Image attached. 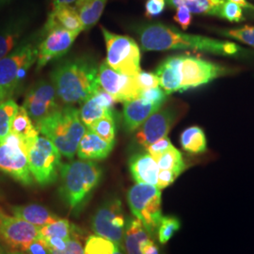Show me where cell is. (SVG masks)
<instances>
[{
    "mask_svg": "<svg viewBox=\"0 0 254 254\" xmlns=\"http://www.w3.org/2000/svg\"><path fill=\"white\" fill-rule=\"evenodd\" d=\"M98 66L87 56L67 59L51 73V82L58 97L65 105L83 104L100 89Z\"/></svg>",
    "mask_w": 254,
    "mask_h": 254,
    "instance_id": "6da1fadb",
    "label": "cell"
},
{
    "mask_svg": "<svg viewBox=\"0 0 254 254\" xmlns=\"http://www.w3.org/2000/svg\"><path fill=\"white\" fill-rule=\"evenodd\" d=\"M141 48L145 51L194 49L217 55H235L239 47L235 43L222 42L208 37L186 34L177 28L155 23L140 27L137 31Z\"/></svg>",
    "mask_w": 254,
    "mask_h": 254,
    "instance_id": "7a4b0ae2",
    "label": "cell"
},
{
    "mask_svg": "<svg viewBox=\"0 0 254 254\" xmlns=\"http://www.w3.org/2000/svg\"><path fill=\"white\" fill-rule=\"evenodd\" d=\"M60 175V195L71 211L78 213L99 185L103 171L92 161L75 160L63 165Z\"/></svg>",
    "mask_w": 254,
    "mask_h": 254,
    "instance_id": "3957f363",
    "label": "cell"
},
{
    "mask_svg": "<svg viewBox=\"0 0 254 254\" xmlns=\"http://www.w3.org/2000/svg\"><path fill=\"white\" fill-rule=\"evenodd\" d=\"M35 127L68 159H72L76 154L82 136L87 131L79 110L71 105L60 108Z\"/></svg>",
    "mask_w": 254,
    "mask_h": 254,
    "instance_id": "277c9868",
    "label": "cell"
},
{
    "mask_svg": "<svg viewBox=\"0 0 254 254\" xmlns=\"http://www.w3.org/2000/svg\"><path fill=\"white\" fill-rule=\"evenodd\" d=\"M42 33L21 42L11 52L0 60V89L7 99L11 98L24 81L39 53Z\"/></svg>",
    "mask_w": 254,
    "mask_h": 254,
    "instance_id": "5b68a950",
    "label": "cell"
},
{
    "mask_svg": "<svg viewBox=\"0 0 254 254\" xmlns=\"http://www.w3.org/2000/svg\"><path fill=\"white\" fill-rule=\"evenodd\" d=\"M127 201L133 215L143 223L149 234L157 232L163 217L161 190L153 185L136 183L127 192Z\"/></svg>",
    "mask_w": 254,
    "mask_h": 254,
    "instance_id": "8992f818",
    "label": "cell"
},
{
    "mask_svg": "<svg viewBox=\"0 0 254 254\" xmlns=\"http://www.w3.org/2000/svg\"><path fill=\"white\" fill-rule=\"evenodd\" d=\"M28 168L34 180L42 187L57 181L62 164V154L46 136H38L27 150Z\"/></svg>",
    "mask_w": 254,
    "mask_h": 254,
    "instance_id": "52a82bcc",
    "label": "cell"
},
{
    "mask_svg": "<svg viewBox=\"0 0 254 254\" xmlns=\"http://www.w3.org/2000/svg\"><path fill=\"white\" fill-rule=\"evenodd\" d=\"M186 111L187 105L180 101L165 102L137 129L136 142L146 149L158 139L168 136L173 126L181 119Z\"/></svg>",
    "mask_w": 254,
    "mask_h": 254,
    "instance_id": "ba28073f",
    "label": "cell"
},
{
    "mask_svg": "<svg viewBox=\"0 0 254 254\" xmlns=\"http://www.w3.org/2000/svg\"><path fill=\"white\" fill-rule=\"evenodd\" d=\"M107 46L106 62L120 73L136 76L140 70V49L135 40L110 32L102 27Z\"/></svg>",
    "mask_w": 254,
    "mask_h": 254,
    "instance_id": "9c48e42d",
    "label": "cell"
},
{
    "mask_svg": "<svg viewBox=\"0 0 254 254\" xmlns=\"http://www.w3.org/2000/svg\"><path fill=\"white\" fill-rule=\"evenodd\" d=\"M0 173H5L24 186H32L27 151L20 136L9 133L0 143Z\"/></svg>",
    "mask_w": 254,
    "mask_h": 254,
    "instance_id": "30bf717a",
    "label": "cell"
},
{
    "mask_svg": "<svg viewBox=\"0 0 254 254\" xmlns=\"http://www.w3.org/2000/svg\"><path fill=\"white\" fill-rule=\"evenodd\" d=\"M91 225L95 235L108 238L123 247L127 222L121 200L112 198L105 201L95 212Z\"/></svg>",
    "mask_w": 254,
    "mask_h": 254,
    "instance_id": "8fae6325",
    "label": "cell"
},
{
    "mask_svg": "<svg viewBox=\"0 0 254 254\" xmlns=\"http://www.w3.org/2000/svg\"><path fill=\"white\" fill-rule=\"evenodd\" d=\"M39 53L37 58V69L45 67L55 59L66 54L74 40L79 35L77 32L66 30L56 25H45L42 30Z\"/></svg>",
    "mask_w": 254,
    "mask_h": 254,
    "instance_id": "7c38bea8",
    "label": "cell"
},
{
    "mask_svg": "<svg viewBox=\"0 0 254 254\" xmlns=\"http://www.w3.org/2000/svg\"><path fill=\"white\" fill-rule=\"evenodd\" d=\"M58 98L52 82L40 80L27 91L22 107L36 125L60 109Z\"/></svg>",
    "mask_w": 254,
    "mask_h": 254,
    "instance_id": "4fadbf2b",
    "label": "cell"
},
{
    "mask_svg": "<svg viewBox=\"0 0 254 254\" xmlns=\"http://www.w3.org/2000/svg\"><path fill=\"white\" fill-rule=\"evenodd\" d=\"M40 227L15 216H10L0 207V242L12 251L23 252L39 236Z\"/></svg>",
    "mask_w": 254,
    "mask_h": 254,
    "instance_id": "5bb4252c",
    "label": "cell"
},
{
    "mask_svg": "<svg viewBox=\"0 0 254 254\" xmlns=\"http://www.w3.org/2000/svg\"><path fill=\"white\" fill-rule=\"evenodd\" d=\"M98 79L100 87L116 100L127 102L138 98L140 88L136 76L127 75L112 69L106 61L98 68Z\"/></svg>",
    "mask_w": 254,
    "mask_h": 254,
    "instance_id": "9a60e30c",
    "label": "cell"
},
{
    "mask_svg": "<svg viewBox=\"0 0 254 254\" xmlns=\"http://www.w3.org/2000/svg\"><path fill=\"white\" fill-rule=\"evenodd\" d=\"M225 73V68L193 56H183L181 91L200 87Z\"/></svg>",
    "mask_w": 254,
    "mask_h": 254,
    "instance_id": "2e32d148",
    "label": "cell"
},
{
    "mask_svg": "<svg viewBox=\"0 0 254 254\" xmlns=\"http://www.w3.org/2000/svg\"><path fill=\"white\" fill-rule=\"evenodd\" d=\"M161 106L160 104L150 103L140 97L125 102L123 110L125 130L127 133L135 132Z\"/></svg>",
    "mask_w": 254,
    "mask_h": 254,
    "instance_id": "e0dca14e",
    "label": "cell"
},
{
    "mask_svg": "<svg viewBox=\"0 0 254 254\" xmlns=\"http://www.w3.org/2000/svg\"><path fill=\"white\" fill-rule=\"evenodd\" d=\"M182 62L183 56L170 57L166 59L155 71L158 76L159 86L167 95L175 91H181Z\"/></svg>",
    "mask_w": 254,
    "mask_h": 254,
    "instance_id": "ac0fdd59",
    "label": "cell"
},
{
    "mask_svg": "<svg viewBox=\"0 0 254 254\" xmlns=\"http://www.w3.org/2000/svg\"><path fill=\"white\" fill-rule=\"evenodd\" d=\"M114 145L88 130L82 136L76 153L81 160H103L109 156Z\"/></svg>",
    "mask_w": 254,
    "mask_h": 254,
    "instance_id": "d6986e66",
    "label": "cell"
},
{
    "mask_svg": "<svg viewBox=\"0 0 254 254\" xmlns=\"http://www.w3.org/2000/svg\"><path fill=\"white\" fill-rule=\"evenodd\" d=\"M129 170L137 184L157 185L159 167L148 153L133 155L129 160Z\"/></svg>",
    "mask_w": 254,
    "mask_h": 254,
    "instance_id": "ffe728a7",
    "label": "cell"
},
{
    "mask_svg": "<svg viewBox=\"0 0 254 254\" xmlns=\"http://www.w3.org/2000/svg\"><path fill=\"white\" fill-rule=\"evenodd\" d=\"M9 211L13 216L40 228L44 227L59 218L45 206L35 203L27 205H12L9 207Z\"/></svg>",
    "mask_w": 254,
    "mask_h": 254,
    "instance_id": "44dd1931",
    "label": "cell"
},
{
    "mask_svg": "<svg viewBox=\"0 0 254 254\" xmlns=\"http://www.w3.org/2000/svg\"><path fill=\"white\" fill-rule=\"evenodd\" d=\"M46 24L56 25L66 30L77 33L84 30L78 12L71 5H59L53 7Z\"/></svg>",
    "mask_w": 254,
    "mask_h": 254,
    "instance_id": "7402d4cb",
    "label": "cell"
},
{
    "mask_svg": "<svg viewBox=\"0 0 254 254\" xmlns=\"http://www.w3.org/2000/svg\"><path fill=\"white\" fill-rule=\"evenodd\" d=\"M10 133H13L21 137L27 152L29 147L35 142L39 136L38 129L32 120L28 116L26 109L23 107H19L18 110L12 120Z\"/></svg>",
    "mask_w": 254,
    "mask_h": 254,
    "instance_id": "603a6c76",
    "label": "cell"
},
{
    "mask_svg": "<svg viewBox=\"0 0 254 254\" xmlns=\"http://www.w3.org/2000/svg\"><path fill=\"white\" fill-rule=\"evenodd\" d=\"M150 236L138 218L129 219L124 235V251H126L127 254H141V244L147 239H150Z\"/></svg>",
    "mask_w": 254,
    "mask_h": 254,
    "instance_id": "cb8c5ba5",
    "label": "cell"
},
{
    "mask_svg": "<svg viewBox=\"0 0 254 254\" xmlns=\"http://www.w3.org/2000/svg\"><path fill=\"white\" fill-rule=\"evenodd\" d=\"M26 27V19H16L0 30V60L18 46Z\"/></svg>",
    "mask_w": 254,
    "mask_h": 254,
    "instance_id": "d4e9b609",
    "label": "cell"
},
{
    "mask_svg": "<svg viewBox=\"0 0 254 254\" xmlns=\"http://www.w3.org/2000/svg\"><path fill=\"white\" fill-rule=\"evenodd\" d=\"M108 0H76L74 9L81 19L84 30L90 29L100 19Z\"/></svg>",
    "mask_w": 254,
    "mask_h": 254,
    "instance_id": "484cf974",
    "label": "cell"
},
{
    "mask_svg": "<svg viewBox=\"0 0 254 254\" xmlns=\"http://www.w3.org/2000/svg\"><path fill=\"white\" fill-rule=\"evenodd\" d=\"M172 8L180 6L186 7L195 14L216 15L220 16V10L224 4V0H167Z\"/></svg>",
    "mask_w": 254,
    "mask_h": 254,
    "instance_id": "4316f807",
    "label": "cell"
},
{
    "mask_svg": "<svg viewBox=\"0 0 254 254\" xmlns=\"http://www.w3.org/2000/svg\"><path fill=\"white\" fill-rule=\"evenodd\" d=\"M182 148L192 154H202L207 150V140L203 130L191 127L183 131L180 136Z\"/></svg>",
    "mask_w": 254,
    "mask_h": 254,
    "instance_id": "83f0119b",
    "label": "cell"
},
{
    "mask_svg": "<svg viewBox=\"0 0 254 254\" xmlns=\"http://www.w3.org/2000/svg\"><path fill=\"white\" fill-rule=\"evenodd\" d=\"M116 114L114 109L105 107L95 94L81 104L79 109V116L85 127H89L93 122L107 115Z\"/></svg>",
    "mask_w": 254,
    "mask_h": 254,
    "instance_id": "f1b7e54d",
    "label": "cell"
},
{
    "mask_svg": "<svg viewBox=\"0 0 254 254\" xmlns=\"http://www.w3.org/2000/svg\"><path fill=\"white\" fill-rule=\"evenodd\" d=\"M155 161L159 167V170L173 171L177 176H179L186 170V164L184 162L181 152L174 146L158 156Z\"/></svg>",
    "mask_w": 254,
    "mask_h": 254,
    "instance_id": "f546056e",
    "label": "cell"
},
{
    "mask_svg": "<svg viewBox=\"0 0 254 254\" xmlns=\"http://www.w3.org/2000/svg\"><path fill=\"white\" fill-rule=\"evenodd\" d=\"M89 130L100 136L102 139L106 140L109 143L115 144L116 136V114L107 115L93 122Z\"/></svg>",
    "mask_w": 254,
    "mask_h": 254,
    "instance_id": "4dcf8cb0",
    "label": "cell"
},
{
    "mask_svg": "<svg viewBox=\"0 0 254 254\" xmlns=\"http://www.w3.org/2000/svg\"><path fill=\"white\" fill-rule=\"evenodd\" d=\"M18 109L17 103L12 98L0 103V143L3 142L10 133L12 120Z\"/></svg>",
    "mask_w": 254,
    "mask_h": 254,
    "instance_id": "1f68e13d",
    "label": "cell"
},
{
    "mask_svg": "<svg viewBox=\"0 0 254 254\" xmlns=\"http://www.w3.org/2000/svg\"><path fill=\"white\" fill-rule=\"evenodd\" d=\"M72 224L64 218H58L53 222L40 228L39 236L43 239L48 237H60L65 240H69L73 236Z\"/></svg>",
    "mask_w": 254,
    "mask_h": 254,
    "instance_id": "d6a6232c",
    "label": "cell"
},
{
    "mask_svg": "<svg viewBox=\"0 0 254 254\" xmlns=\"http://www.w3.org/2000/svg\"><path fill=\"white\" fill-rule=\"evenodd\" d=\"M118 244L100 236H90L84 248L85 254H114L118 250Z\"/></svg>",
    "mask_w": 254,
    "mask_h": 254,
    "instance_id": "836d02e7",
    "label": "cell"
},
{
    "mask_svg": "<svg viewBox=\"0 0 254 254\" xmlns=\"http://www.w3.org/2000/svg\"><path fill=\"white\" fill-rule=\"evenodd\" d=\"M181 221L174 216H165L161 218L160 224L157 229L158 240L161 244L168 243L173 236L180 230Z\"/></svg>",
    "mask_w": 254,
    "mask_h": 254,
    "instance_id": "e575fe53",
    "label": "cell"
},
{
    "mask_svg": "<svg viewBox=\"0 0 254 254\" xmlns=\"http://www.w3.org/2000/svg\"><path fill=\"white\" fill-rule=\"evenodd\" d=\"M219 17L227 19L231 22H240V21L244 20L242 7L237 5L236 3L231 2V1L224 2L221 10H220Z\"/></svg>",
    "mask_w": 254,
    "mask_h": 254,
    "instance_id": "d590c367",
    "label": "cell"
},
{
    "mask_svg": "<svg viewBox=\"0 0 254 254\" xmlns=\"http://www.w3.org/2000/svg\"><path fill=\"white\" fill-rule=\"evenodd\" d=\"M225 35L236 40H239L247 45L254 47V27L246 26L242 28L228 30L225 32Z\"/></svg>",
    "mask_w": 254,
    "mask_h": 254,
    "instance_id": "8d00e7d4",
    "label": "cell"
},
{
    "mask_svg": "<svg viewBox=\"0 0 254 254\" xmlns=\"http://www.w3.org/2000/svg\"><path fill=\"white\" fill-rule=\"evenodd\" d=\"M167 96H168L167 93L163 91L162 88L155 87V88H150V89L141 90L138 97L148 101L150 103L163 105L164 103L166 102Z\"/></svg>",
    "mask_w": 254,
    "mask_h": 254,
    "instance_id": "74e56055",
    "label": "cell"
},
{
    "mask_svg": "<svg viewBox=\"0 0 254 254\" xmlns=\"http://www.w3.org/2000/svg\"><path fill=\"white\" fill-rule=\"evenodd\" d=\"M136 78L140 90L155 88L159 86L158 76L155 73L140 71L136 74Z\"/></svg>",
    "mask_w": 254,
    "mask_h": 254,
    "instance_id": "f35d334b",
    "label": "cell"
},
{
    "mask_svg": "<svg viewBox=\"0 0 254 254\" xmlns=\"http://www.w3.org/2000/svg\"><path fill=\"white\" fill-rule=\"evenodd\" d=\"M173 146V143L170 140V138L168 136H165V137L158 139L157 141H155L153 144L148 146L146 148V150H147L148 154H150L155 160L158 156H160L161 154L165 153L167 150H169Z\"/></svg>",
    "mask_w": 254,
    "mask_h": 254,
    "instance_id": "ab89813d",
    "label": "cell"
},
{
    "mask_svg": "<svg viewBox=\"0 0 254 254\" xmlns=\"http://www.w3.org/2000/svg\"><path fill=\"white\" fill-rule=\"evenodd\" d=\"M167 0H147L145 4V15L148 18L159 16L165 9Z\"/></svg>",
    "mask_w": 254,
    "mask_h": 254,
    "instance_id": "60d3db41",
    "label": "cell"
},
{
    "mask_svg": "<svg viewBox=\"0 0 254 254\" xmlns=\"http://www.w3.org/2000/svg\"><path fill=\"white\" fill-rule=\"evenodd\" d=\"M23 253L27 254H51V250L44 239L38 237L27 246Z\"/></svg>",
    "mask_w": 254,
    "mask_h": 254,
    "instance_id": "b9f144b4",
    "label": "cell"
},
{
    "mask_svg": "<svg viewBox=\"0 0 254 254\" xmlns=\"http://www.w3.org/2000/svg\"><path fill=\"white\" fill-rule=\"evenodd\" d=\"M176 13L174 15V21L183 28L187 29L190 26L192 16L191 12L186 7L180 6L176 8Z\"/></svg>",
    "mask_w": 254,
    "mask_h": 254,
    "instance_id": "7bdbcfd3",
    "label": "cell"
},
{
    "mask_svg": "<svg viewBox=\"0 0 254 254\" xmlns=\"http://www.w3.org/2000/svg\"><path fill=\"white\" fill-rule=\"evenodd\" d=\"M51 254H85L84 249L82 247L79 240L71 237L67 241V246L64 251H57L51 250Z\"/></svg>",
    "mask_w": 254,
    "mask_h": 254,
    "instance_id": "ee69618b",
    "label": "cell"
},
{
    "mask_svg": "<svg viewBox=\"0 0 254 254\" xmlns=\"http://www.w3.org/2000/svg\"><path fill=\"white\" fill-rule=\"evenodd\" d=\"M178 176L173 173V171L169 170H159L158 178H157V185L156 187L159 190H163L171 185H173V182L176 180Z\"/></svg>",
    "mask_w": 254,
    "mask_h": 254,
    "instance_id": "f6af8a7d",
    "label": "cell"
},
{
    "mask_svg": "<svg viewBox=\"0 0 254 254\" xmlns=\"http://www.w3.org/2000/svg\"><path fill=\"white\" fill-rule=\"evenodd\" d=\"M44 240L50 248V250H57V251H64L68 241L60 237H48V238H45Z\"/></svg>",
    "mask_w": 254,
    "mask_h": 254,
    "instance_id": "bcb514c9",
    "label": "cell"
},
{
    "mask_svg": "<svg viewBox=\"0 0 254 254\" xmlns=\"http://www.w3.org/2000/svg\"><path fill=\"white\" fill-rule=\"evenodd\" d=\"M141 254H160L159 248L155 245L154 241L150 238L144 241L140 247Z\"/></svg>",
    "mask_w": 254,
    "mask_h": 254,
    "instance_id": "7dc6e473",
    "label": "cell"
},
{
    "mask_svg": "<svg viewBox=\"0 0 254 254\" xmlns=\"http://www.w3.org/2000/svg\"><path fill=\"white\" fill-rule=\"evenodd\" d=\"M228 1H231V2L236 3L237 5H239V6H241V7H244V8L254 9V5H252L251 3H249L247 0H228Z\"/></svg>",
    "mask_w": 254,
    "mask_h": 254,
    "instance_id": "c3c4849f",
    "label": "cell"
},
{
    "mask_svg": "<svg viewBox=\"0 0 254 254\" xmlns=\"http://www.w3.org/2000/svg\"><path fill=\"white\" fill-rule=\"evenodd\" d=\"M75 2L76 0H52V6L56 7L59 5H71Z\"/></svg>",
    "mask_w": 254,
    "mask_h": 254,
    "instance_id": "681fc988",
    "label": "cell"
},
{
    "mask_svg": "<svg viewBox=\"0 0 254 254\" xmlns=\"http://www.w3.org/2000/svg\"><path fill=\"white\" fill-rule=\"evenodd\" d=\"M114 254H126L124 253V248L123 247H119L118 250L115 252Z\"/></svg>",
    "mask_w": 254,
    "mask_h": 254,
    "instance_id": "f907efd6",
    "label": "cell"
},
{
    "mask_svg": "<svg viewBox=\"0 0 254 254\" xmlns=\"http://www.w3.org/2000/svg\"><path fill=\"white\" fill-rule=\"evenodd\" d=\"M9 254H25V253H23V252H20V251H11V252H9Z\"/></svg>",
    "mask_w": 254,
    "mask_h": 254,
    "instance_id": "816d5d0a",
    "label": "cell"
},
{
    "mask_svg": "<svg viewBox=\"0 0 254 254\" xmlns=\"http://www.w3.org/2000/svg\"><path fill=\"white\" fill-rule=\"evenodd\" d=\"M0 254H9V253H7V252L4 250V248L0 245Z\"/></svg>",
    "mask_w": 254,
    "mask_h": 254,
    "instance_id": "f5cc1de1",
    "label": "cell"
},
{
    "mask_svg": "<svg viewBox=\"0 0 254 254\" xmlns=\"http://www.w3.org/2000/svg\"><path fill=\"white\" fill-rule=\"evenodd\" d=\"M6 1H7V0H0V5H1V4H3V3H4V2H6Z\"/></svg>",
    "mask_w": 254,
    "mask_h": 254,
    "instance_id": "db71d44e",
    "label": "cell"
}]
</instances>
